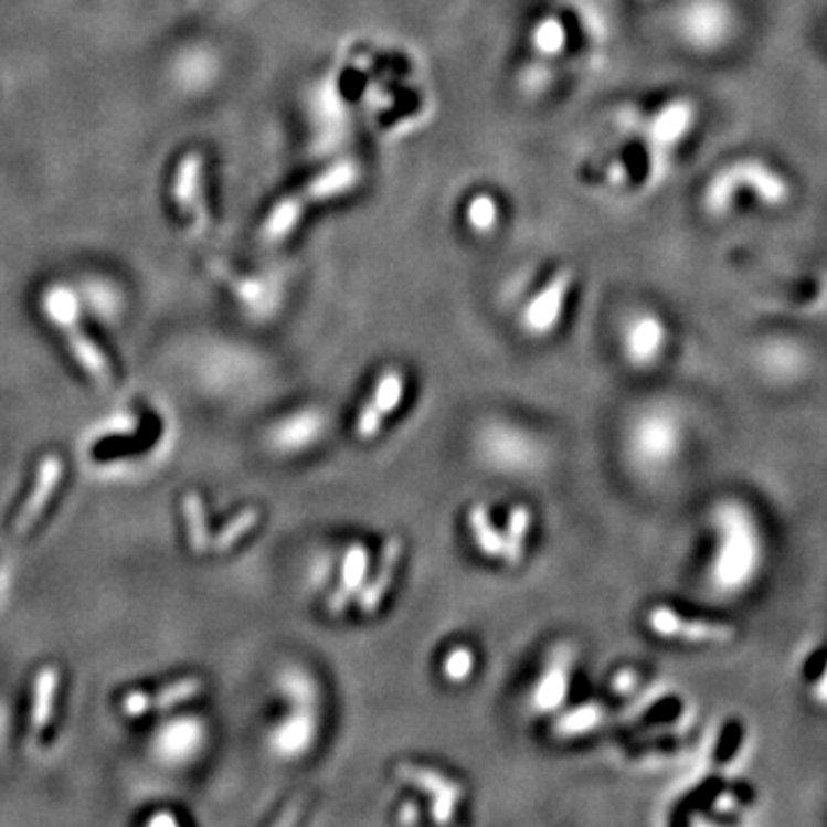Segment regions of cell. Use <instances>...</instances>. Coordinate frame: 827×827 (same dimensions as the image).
I'll use <instances>...</instances> for the list:
<instances>
[{
    "label": "cell",
    "instance_id": "18",
    "mask_svg": "<svg viewBox=\"0 0 827 827\" xmlns=\"http://www.w3.org/2000/svg\"><path fill=\"white\" fill-rule=\"evenodd\" d=\"M61 686V671L55 667H44L33 682V703H31V733L40 738L46 724L51 722L55 692Z\"/></svg>",
    "mask_w": 827,
    "mask_h": 827
},
{
    "label": "cell",
    "instance_id": "9",
    "mask_svg": "<svg viewBox=\"0 0 827 827\" xmlns=\"http://www.w3.org/2000/svg\"><path fill=\"white\" fill-rule=\"evenodd\" d=\"M697 106L690 99H671L648 120V138L658 150H674L697 125Z\"/></svg>",
    "mask_w": 827,
    "mask_h": 827
},
{
    "label": "cell",
    "instance_id": "6",
    "mask_svg": "<svg viewBox=\"0 0 827 827\" xmlns=\"http://www.w3.org/2000/svg\"><path fill=\"white\" fill-rule=\"evenodd\" d=\"M667 325L655 312H637L623 329V352L635 365H653L665 354Z\"/></svg>",
    "mask_w": 827,
    "mask_h": 827
},
{
    "label": "cell",
    "instance_id": "13",
    "mask_svg": "<svg viewBox=\"0 0 827 827\" xmlns=\"http://www.w3.org/2000/svg\"><path fill=\"white\" fill-rule=\"evenodd\" d=\"M368 563L370 554L361 543H354L348 548L346 559H343V570H340V584L338 589L327 597V614L329 616H340L352 597L365 586V575H368Z\"/></svg>",
    "mask_w": 827,
    "mask_h": 827
},
{
    "label": "cell",
    "instance_id": "1",
    "mask_svg": "<svg viewBox=\"0 0 827 827\" xmlns=\"http://www.w3.org/2000/svg\"><path fill=\"white\" fill-rule=\"evenodd\" d=\"M750 191L763 208L777 210L788 205L793 187L782 170L759 157L735 159L715 170L703 189V210L712 219H724L738 205V195Z\"/></svg>",
    "mask_w": 827,
    "mask_h": 827
},
{
    "label": "cell",
    "instance_id": "11",
    "mask_svg": "<svg viewBox=\"0 0 827 827\" xmlns=\"http://www.w3.org/2000/svg\"><path fill=\"white\" fill-rule=\"evenodd\" d=\"M205 690V682L201 678H182L178 682H170V686L161 688L159 692H140V690H134V692H127L123 697V712L129 718H138V715H146V712L150 710H163V708H173L182 701H189L193 699L195 695H201Z\"/></svg>",
    "mask_w": 827,
    "mask_h": 827
},
{
    "label": "cell",
    "instance_id": "32",
    "mask_svg": "<svg viewBox=\"0 0 827 827\" xmlns=\"http://www.w3.org/2000/svg\"><path fill=\"white\" fill-rule=\"evenodd\" d=\"M820 697L827 701V674H825V678H823V682H820Z\"/></svg>",
    "mask_w": 827,
    "mask_h": 827
},
{
    "label": "cell",
    "instance_id": "23",
    "mask_svg": "<svg viewBox=\"0 0 827 827\" xmlns=\"http://www.w3.org/2000/svg\"><path fill=\"white\" fill-rule=\"evenodd\" d=\"M403 393H405V378L401 370H384L368 405L373 407L382 418H386L397 410V405H401Z\"/></svg>",
    "mask_w": 827,
    "mask_h": 827
},
{
    "label": "cell",
    "instance_id": "7",
    "mask_svg": "<svg viewBox=\"0 0 827 827\" xmlns=\"http://www.w3.org/2000/svg\"><path fill=\"white\" fill-rule=\"evenodd\" d=\"M648 625L655 635L667 639H682V642H729L733 639V627L727 623L703 621V618H686L676 614L669 607H655L648 614Z\"/></svg>",
    "mask_w": 827,
    "mask_h": 827
},
{
    "label": "cell",
    "instance_id": "12",
    "mask_svg": "<svg viewBox=\"0 0 827 827\" xmlns=\"http://www.w3.org/2000/svg\"><path fill=\"white\" fill-rule=\"evenodd\" d=\"M359 180H361L359 163L354 159H340L327 166L325 170H320V173L312 180H308L306 187L301 189V195L310 205L327 203V201H333V198H340L348 191H352L359 184Z\"/></svg>",
    "mask_w": 827,
    "mask_h": 827
},
{
    "label": "cell",
    "instance_id": "19",
    "mask_svg": "<svg viewBox=\"0 0 827 827\" xmlns=\"http://www.w3.org/2000/svg\"><path fill=\"white\" fill-rule=\"evenodd\" d=\"M531 529V510L527 506H512L508 512V527L503 536V552L501 559L516 568L524 559V543H527V533Z\"/></svg>",
    "mask_w": 827,
    "mask_h": 827
},
{
    "label": "cell",
    "instance_id": "25",
    "mask_svg": "<svg viewBox=\"0 0 827 827\" xmlns=\"http://www.w3.org/2000/svg\"><path fill=\"white\" fill-rule=\"evenodd\" d=\"M261 522V510L258 508H246L242 510L240 516H235L231 522H227L214 538H212V550L216 554H223L231 550L233 545H237L240 540L253 529L258 527Z\"/></svg>",
    "mask_w": 827,
    "mask_h": 827
},
{
    "label": "cell",
    "instance_id": "28",
    "mask_svg": "<svg viewBox=\"0 0 827 827\" xmlns=\"http://www.w3.org/2000/svg\"><path fill=\"white\" fill-rule=\"evenodd\" d=\"M455 805H458V803L446 801V797H433V820L435 823H450L453 814H455Z\"/></svg>",
    "mask_w": 827,
    "mask_h": 827
},
{
    "label": "cell",
    "instance_id": "2",
    "mask_svg": "<svg viewBox=\"0 0 827 827\" xmlns=\"http://www.w3.org/2000/svg\"><path fill=\"white\" fill-rule=\"evenodd\" d=\"M720 545L712 561V580L720 591L738 593L752 584L761 565V538L750 512L740 503H727L715 512Z\"/></svg>",
    "mask_w": 827,
    "mask_h": 827
},
{
    "label": "cell",
    "instance_id": "22",
    "mask_svg": "<svg viewBox=\"0 0 827 827\" xmlns=\"http://www.w3.org/2000/svg\"><path fill=\"white\" fill-rule=\"evenodd\" d=\"M465 216H467V225L471 227L476 235L495 233L497 225H499V219H501V210H499L497 198L490 195V193L471 195L469 203H467V210H465Z\"/></svg>",
    "mask_w": 827,
    "mask_h": 827
},
{
    "label": "cell",
    "instance_id": "29",
    "mask_svg": "<svg viewBox=\"0 0 827 827\" xmlns=\"http://www.w3.org/2000/svg\"><path fill=\"white\" fill-rule=\"evenodd\" d=\"M637 682H639V676L633 669H623L614 678V690L621 695H627L637 688Z\"/></svg>",
    "mask_w": 827,
    "mask_h": 827
},
{
    "label": "cell",
    "instance_id": "24",
    "mask_svg": "<svg viewBox=\"0 0 827 827\" xmlns=\"http://www.w3.org/2000/svg\"><path fill=\"white\" fill-rule=\"evenodd\" d=\"M568 44V31L565 23L559 17H545L540 19L533 31H531V46L536 53L545 55V59H554Z\"/></svg>",
    "mask_w": 827,
    "mask_h": 827
},
{
    "label": "cell",
    "instance_id": "8",
    "mask_svg": "<svg viewBox=\"0 0 827 827\" xmlns=\"http://www.w3.org/2000/svg\"><path fill=\"white\" fill-rule=\"evenodd\" d=\"M203 176H205V159L201 152H189L178 163L173 178V198L182 214L195 221L198 227L208 225V208L203 193Z\"/></svg>",
    "mask_w": 827,
    "mask_h": 827
},
{
    "label": "cell",
    "instance_id": "27",
    "mask_svg": "<svg viewBox=\"0 0 827 827\" xmlns=\"http://www.w3.org/2000/svg\"><path fill=\"white\" fill-rule=\"evenodd\" d=\"M474 665H476V658H474L471 648H467V646H458V648H453V650L446 655V660H444V674H446V678H448L450 682H465V680L471 676Z\"/></svg>",
    "mask_w": 827,
    "mask_h": 827
},
{
    "label": "cell",
    "instance_id": "5",
    "mask_svg": "<svg viewBox=\"0 0 827 827\" xmlns=\"http://www.w3.org/2000/svg\"><path fill=\"white\" fill-rule=\"evenodd\" d=\"M573 272L561 269L556 272L524 308L522 312V325L527 333L543 338L556 329V325L563 318V308L565 299L570 295V288H573Z\"/></svg>",
    "mask_w": 827,
    "mask_h": 827
},
{
    "label": "cell",
    "instance_id": "17",
    "mask_svg": "<svg viewBox=\"0 0 827 827\" xmlns=\"http://www.w3.org/2000/svg\"><path fill=\"white\" fill-rule=\"evenodd\" d=\"M397 777L418 786L431 797H446V801H453V803H460L465 797L463 784L444 777L442 773H437V770H431V767L401 763V765H397Z\"/></svg>",
    "mask_w": 827,
    "mask_h": 827
},
{
    "label": "cell",
    "instance_id": "14",
    "mask_svg": "<svg viewBox=\"0 0 827 827\" xmlns=\"http://www.w3.org/2000/svg\"><path fill=\"white\" fill-rule=\"evenodd\" d=\"M403 550H405V545H403V540L397 538V536L389 538L386 543H384L382 554H380L378 575L359 591V609H361V614L373 616L380 609V605L384 601V595L389 593V589L393 584L395 568H397V563H401V559H403Z\"/></svg>",
    "mask_w": 827,
    "mask_h": 827
},
{
    "label": "cell",
    "instance_id": "16",
    "mask_svg": "<svg viewBox=\"0 0 827 827\" xmlns=\"http://www.w3.org/2000/svg\"><path fill=\"white\" fill-rule=\"evenodd\" d=\"M308 205L310 203L301 195V191L283 195L280 201L274 203L269 214L265 216L263 240L269 242V244H278L283 240H288L297 231L299 223L304 221V214H306Z\"/></svg>",
    "mask_w": 827,
    "mask_h": 827
},
{
    "label": "cell",
    "instance_id": "30",
    "mask_svg": "<svg viewBox=\"0 0 827 827\" xmlns=\"http://www.w3.org/2000/svg\"><path fill=\"white\" fill-rule=\"evenodd\" d=\"M148 825L150 827H157V825H170V827H176L178 825V818L176 816H170V814H157V816H152L150 820H148Z\"/></svg>",
    "mask_w": 827,
    "mask_h": 827
},
{
    "label": "cell",
    "instance_id": "20",
    "mask_svg": "<svg viewBox=\"0 0 827 827\" xmlns=\"http://www.w3.org/2000/svg\"><path fill=\"white\" fill-rule=\"evenodd\" d=\"M469 529L474 536V543L488 559H499L503 552V536L497 531L488 506L476 503L469 510Z\"/></svg>",
    "mask_w": 827,
    "mask_h": 827
},
{
    "label": "cell",
    "instance_id": "4",
    "mask_svg": "<svg viewBox=\"0 0 827 827\" xmlns=\"http://www.w3.org/2000/svg\"><path fill=\"white\" fill-rule=\"evenodd\" d=\"M44 310L49 320L63 329L70 350L85 373H88L102 389H108L113 384L110 363L106 361L95 340L83 331L74 293L65 288V285H53L44 295Z\"/></svg>",
    "mask_w": 827,
    "mask_h": 827
},
{
    "label": "cell",
    "instance_id": "15",
    "mask_svg": "<svg viewBox=\"0 0 827 827\" xmlns=\"http://www.w3.org/2000/svg\"><path fill=\"white\" fill-rule=\"evenodd\" d=\"M573 658H575L573 646L561 644L554 648L550 665L543 678H540V686L533 699L540 710H554L563 703L565 692H568V674H570V667H573Z\"/></svg>",
    "mask_w": 827,
    "mask_h": 827
},
{
    "label": "cell",
    "instance_id": "10",
    "mask_svg": "<svg viewBox=\"0 0 827 827\" xmlns=\"http://www.w3.org/2000/svg\"><path fill=\"white\" fill-rule=\"evenodd\" d=\"M63 471H65V467H63V460L59 458V455H46V458L40 465V469H38L35 488H33L31 497H28L25 503L21 506L19 516L14 520V536H25L28 531H31V527L40 520L42 510L51 501V495L61 485Z\"/></svg>",
    "mask_w": 827,
    "mask_h": 827
},
{
    "label": "cell",
    "instance_id": "26",
    "mask_svg": "<svg viewBox=\"0 0 827 827\" xmlns=\"http://www.w3.org/2000/svg\"><path fill=\"white\" fill-rule=\"evenodd\" d=\"M605 720V710L601 706H582L573 712H568V715H563L556 724V733L561 738H570V735H580L584 731H591L595 729L597 724H601Z\"/></svg>",
    "mask_w": 827,
    "mask_h": 827
},
{
    "label": "cell",
    "instance_id": "3",
    "mask_svg": "<svg viewBox=\"0 0 827 827\" xmlns=\"http://www.w3.org/2000/svg\"><path fill=\"white\" fill-rule=\"evenodd\" d=\"M740 25L731 0H686L674 14V31L690 51L712 55L724 51Z\"/></svg>",
    "mask_w": 827,
    "mask_h": 827
},
{
    "label": "cell",
    "instance_id": "31",
    "mask_svg": "<svg viewBox=\"0 0 827 827\" xmlns=\"http://www.w3.org/2000/svg\"><path fill=\"white\" fill-rule=\"evenodd\" d=\"M414 809H416L414 805H407V807H403L401 820H403V823H416V820H418V812H414Z\"/></svg>",
    "mask_w": 827,
    "mask_h": 827
},
{
    "label": "cell",
    "instance_id": "21",
    "mask_svg": "<svg viewBox=\"0 0 827 827\" xmlns=\"http://www.w3.org/2000/svg\"><path fill=\"white\" fill-rule=\"evenodd\" d=\"M182 508H184V520H187L189 545L195 554H205L212 548V536L208 527L203 497L198 492H187L182 499Z\"/></svg>",
    "mask_w": 827,
    "mask_h": 827
}]
</instances>
